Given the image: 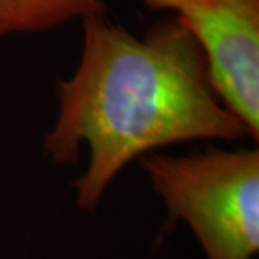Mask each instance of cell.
<instances>
[{
  "instance_id": "1",
  "label": "cell",
  "mask_w": 259,
  "mask_h": 259,
  "mask_svg": "<svg viewBox=\"0 0 259 259\" xmlns=\"http://www.w3.org/2000/svg\"><path fill=\"white\" fill-rule=\"evenodd\" d=\"M82 22L81 61L58 82V118L44 140L59 164L76 163L82 144L90 150L74 183L78 207L94 210L121 170L156 148L250 136L213 91L202 48L179 19L153 25L143 39L105 12Z\"/></svg>"
},
{
  "instance_id": "2",
  "label": "cell",
  "mask_w": 259,
  "mask_h": 259,
  "mask_svg": "<svg viewBox=\"0 0 259 259\" xmlns=\"http://www.w3.org/2000/svg\"><path fill=\"white\" fill-rule=\"evenodd\" d=\"M170 214L192 229L207 259H253L259 250V151L210 150L143 156Z\"/></svg>"
},
{
  "instance_id": "3",
  "label": "cell",
  "mask_w": 259,
  "mask_h": 259,
  "mask_svg": "<svg viewBox=\"0 0 259 259\" xmlns=\"http://www.w3.org/2000/svg\"><path fill=\"white\" fill-rule=\"evenodd\" d=\"M177 19L202 48L213 91L258 140L259 0L192 2Z\"/></svg>"
},
{
  "instance_id": "4",
  "label": "cell",
  "mask_w": 259,
  "mask_h": 259,
  "mask_svg": "<svg viewBox=\"0 0 259 259\" xmlns=\"http://www.w3.org/2000/svg\"><path fill=\"white\" fill-rule=\"evenodd\" d=\"M104 10L102 0H0V37L44 32Z\"/></svg>"
},
{
  "instance_id": "5",
  "label": "cell",
  "mask_w": 259,
  "mask_h": 259,
  "mask_svg": "<svg viewBox=\"0 0 259 259\" xmlns=\"http://www.w3.org/2000/svg\"><path fill=\"white\" fill-rule=\"evenodd\" d=\"M144 2L147 3L148 6L154 8V9H171L177 12L187 3L200 2V0H144Z\"/></svg>"
}]
</instances>
